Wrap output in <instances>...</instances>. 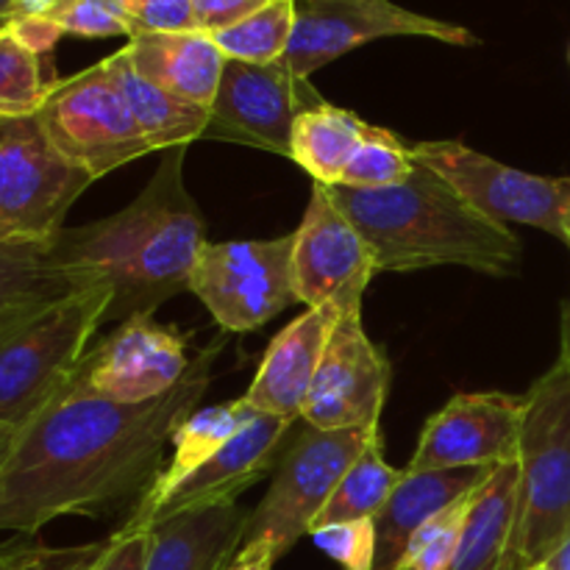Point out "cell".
I'll return each instance as SVG.
<instances>
[{"label": "cell", "mask_w": 570, "mask_h": 570, "mask_svg": "<svg viewBox=\"0 0 570 570\" xmlns=\"http://www.w3.org/2000/svg\"><path fill=\"white\" fill-rule=\"evenodd\" d=\"M479 488H482V484H479ZM476 490L462 495L460 501H454V504L440 510L438 515L429 518V521L423 523L421 532L412 538L399 570H449L451 560H454L456 554V546H460L462 540V532H465V523L468 515H471Z\"/></svg>", "instance_id": "cell-31"}, {"label": "cell", "mask_w": 570, "mask_h": 570, "mask_svg": "<svg viewBox=\"0 0 570 570\" xmlns=\"http://www.w3.org/2000/svg\"><path fill=\"white\" fill-rule=\"evenodd\" d=\"M3 126H6V122H0V131H3Z\"/></svg>", "instance_id": "cell-46"}, {"label": "cell", "mask_w": 570, "mask_h": 570, "mask_svg": "<svg viewBox=\"0 0 570 570\" xmlns=\"http://www.w3.org/2000/svg\"><path fill=\"white\" fill-rule=\"evenodd\" d=\"M371 122L340 106L323 104L304 111L293 126L289 159L298 161L317 184L334 187L354 159Z\"/></svg>", "instance_id": "cell-25"}, {"label": "cell", "mask_w": 570, "mask_h": 570, "mask_svg": "<svg viewBox=\"0 0 570 570\" xmlns=\"http://www.w3.org/2000/svg\"><path fill=\"white\" fill-rule=\"evenodd\" d=\"M42 56L28 48L9 22L0 26V122L37 117L50 87Z\"/></svg>", "instance_id": "cell-29"}, {"label": "cell", "mask_w": 570, "mask_h": 570, "mask_svg": "<svg viewBox=\"0 0 570 570\" xmlns=\"http://www.w3.org/2000/svg\"><path fill=\"white\" fill-rule=\"evenodd\" d=\"M248 518L234 501L159 523L150 529L145 570H226L243 549Z\"/></svg>", "instance_id": "cell-21"}, {"label": "cell", "mask_w": 570, "mask_h": 570, "mask_svg": "<svg viewBox=\"0 0 570 570\" xmlns=\"http://www.w3.org/2000/svg\"><path fill=\"white\" fill-rule=\"evenodd\" d=\"M109 65L120 81L128 106H131L134 120L142 128L154 154L156 150L181 148V145L206 137V128H209V109L206 106H195L189 100L176 98L173 92L139 76L122 48L109 56Z\"/></svg>", "instance_id": "cell-22"}, {"label": "cell", "mask_w": 570, "mask_h": 570, "mask_svg": "<svg viewBox=\"0 0 570 570\" xmlns=\"http://www.w3.org/2000/svg\"><path fill=\"white\" fill-rule=\"evenodd\" d=\"M48 20L70 37H134V17L128 0H65L53 14H48Z\"/></svg>", "instance_id": "cell-32"}, {"label": "cell", "mask_w": 570, "mask_h": 570, "mask_svg": "<svg viewBox=\"0 0 570 570\" xmlns=\"http://www.w3.org/2000/svg\"><path fill=\"white\" fill-rule=\"evenodd\" d=\"M189 293L228 334L265 326L298 304L293 276V234L276 239L206 243L189 276Z\"/></svg>", "instance_id": "cell-9"}, {"label": "cell", "mask_w": 570, "mask_h": 570, "mask_svg": "<svg viewBox=\"0 0 570 570\" xmlns=\"http://www.w3.org/2000/svg\"><path fill=\"white\" fill-rule=\"evenodd\" d=\"M65 0H11L9 20H26V17H48L53 14Z\"/></svg>", "instance_id": "cell-39"}, {"label": "cell", "mask_w": 570, "mask_h": 570, "mask_svg": "<svg viewBox=\"0 0 570 570\" xmlns=\"http://www.w3.org/2000/svg\"><path fill=\"white\" fill-rule=\"evenodd\" d=\"M137 33H176L198 31L193 0H128Z\"/></svg>", "instance_id": "cell-34"}, {"label": "cell", "mask_w": 570, "mask_h": 570, "mask_svg": "<svg viewBox=\"0 0 570 570\" xmlns=\"http://www.w3.org/2000/svg\"><path fill=\"white\" fill-rule=\"evenodd\" d=\"M50 256V248L0 243V328L76 289L92 287Z\"/></svg>", "instance_id": "cell-24"}, {"label": "cell", "mask_w": 570, "mask_h": 570, "mask_svg": "<svg viewBox=\"0 0 570 570\" xmlns=\"http://www.w3.org/2000/svg\"><path fill=\"white\" fill-rule=\"evenodd\" d=\"M387 37H423L473 48L479 37L465 26L417 14L393 0H295V31L284 65L301 78L367 42Z\"/></svg>", "instance_id": "cell-11"}, {"label": "cell", "mask_w": 570, "mask_h": 570, "mask_svg": "<svg viewBox=\"0 0 570 570\" xmlns=\"http://www.w3.org/2000/svg\"><path fill=\"white\" fill-rule=\"evenodd\" d=\"M570 534V367L554 365L523 395L518 499L501 570H532Z\"/></svg>", "instance_id": "cell-4"}, {"label": "cell", "mask_w": 570, "mask_h": 570, "mask_svg": "<svg viewBox=\"0 0 570 570\" xmlns=\"http://www.w3.org/2000/svg\"><path fill=\"white\" fill-rule=\"evenodd\" d=\"M326 189L371 245L379 273L456 265L484 276H515L521 265L523 250L515 232L479 215L423 161L399 187L354 189L334 184Z\"/></svg>", "instance_id": "cell-3"}, {"label": "cell", "mask_w": 570, "mask_h": 570, "mask_svg": "<svg viewBox=\"0 0 570 570\" xmlns=\"http://www.w3.org/2000/svg\"><path fill=\"white\" fill-rule=\"evenodd\" d=\"M181 148L161 150L148 187L117 215L61 228L50 256L87 282L111 289L109 321L154 315L165 301L189 289L206 239L204 215L184 181Z\"/></svg>", "instance_id": "cell-2"}, {"label": "cell", "mask_w": 570, "mask_h": 570, "mask_svg": "<svg viewBox=\"0 0 570 570\" xmlns=\"http://www.w3.org/2000/svg\"><path fill=\"white\" fill-rule=\"evenodd\" d=\"M323 95L284 61L248 65L226 61L215 104L209 109V139L243 142L289 159L293 126L304 111L323 106Z\"/></svg>", "instance_id": "cell-12"}, {"label": "cell", "mask_w": 570, "mask_h": 570, "mask_svg": "<svg viewBox=\"0 0 570 570\" xmlns=\"http://www.w3.org/2000/svg\"><path fill=\"white\" fill-rule=\"evenodd\" d=\"M259 412L248 404L245 399L228 401V404L206 406V410H195L181 426L173 432V460L167 462V468H161L159 476L154 479L148 490H145L142 499H159L161 493L173 488V484L181 482L187 473H193L195 468L204 465L209 456H215L217 451L226 443H232L245 426H248Z\"/></svg>", "instance_id": "cell-26"}, {"label": "cell", "mask_w": 570, "mask_h": 570, "mask_svg": "<svg viewBox=\"0 0 570 570\" xmlns=\"http://www.w3.org/2000/svg\"><path fill=\"white\" fill-rule=\"evenodd\" d=\"M17 434H20V429H14V426H3V423H0V468H3L6 456L11 454V449H14Z\"/></svg>", "instance_id": "cell-42"}, {"label": "cell", "mask_w": 570, "mask_h": 570, "mask_svg": "<svg viewBox=\"0 0 570 570\" xmlns=\"http://www.w3.org/2000/svg\"><path fill=\"white\" fill-rule=\"evenodd\" d=\"M92 178L65 159L37 117L0 131V243L50 248Z\"/></svg>", "instance_id": "cell-8"}, {"label": "cell", "mask_w": 570, "mask_h": 570, "mask_svg": "<svg viewBox=\"0 0 570 570\" xmlns=\"http://www.w3.org/2000/svg\"><path fill=\"white\" fill-rule=\"evenodd\" d=\"M193 360L178 328L154 315H134L87 351L76 376L100 399L117 404H148L170 393Z\"/></svg>", "instance_id": "cell-16"}, {"label": "cell", "mask_w": 570, "mask_h": 570, "mask_svg": "<svg viewBox=\"0 0 570 570\" xmlns=\"http://www.w3.org/2000/svg\"><path fill=\"white\" fill-rule=\"evenodd\" d=\"M276 562L278 554L271 543H248L237 551L226 570H273Z\"/></svg>", "instance_id": "cell-37"}, {"label": "cell", "mask_w": 570, "mask_h": 570, "mask_svg": "<svg viewBox=\"0 0 570 570\" xmlns=\"http://www.w3.org/2000/svg\"><path fill=\"white\" fill-rule=\"evenodd\" d=\"M109 309L111 289L100 282L0 328L3 426L22 429L72 382Z\"/></svg>", "instance_id": "cell-5"}, {"label": "cell", "mask_w": 570, "mask_h": 570, "mask_svg": "<svg viewBox=\"0 0 570 570\" xmlns=\"http://www.w3.org/2000/svg\"><path fill=\"white\" fill-rule=\"evenodd\" d=\"M415 165V154L410 145L401 142L399 134L382 126H367L365 139L345 167L340 184L354 189H390L404 184Z\"/></svg>", "instance_id": "cell-30"}, {"label": "cell", "mask_w": 570, "mask_h": 570, "mask_svg": "<svg viewBox=\"0 0 570 570\" xmlns=\"http://www.w3.org/2000/svg\"><path fill=\"white\" fill-rule=\"evenodd\" d=\"M293 423L287 417L259 412L232 443L223 445L215 456L187 473L167 493H161L159 499H139L122 532H150L184 512L234 504L245 490L276 471L278 460L287 451V434Z\"/></svg>", "instance_id": "cell-14"}, {"label": "cell", "mask_w": 570, "mask_h": 570, "mask_svg": "<svg viewBox=\"0 0 570 570\" xmlns=\"http://www.w3.org/2000/svg\"><path fill=\"white\" fill-rule=\"evenodd\" d=\"M122 50L134 70L154 81L156 87L189 104L212 109L228 61L212 33H137L128 39Z\"/></svg>", "instance_id": "cell-20"}, {"label": "cell", "mask_w": 570, "mask_h": 570, "mask_svg": "<svg viewBox=\"0 0 570 570\" xmlns=\"http://www.w3.org/2000/svg\"><path fill=\"white\" fill-rule=\"evenodd\" d=\"M376 434L379 426L334 432L306 426L278 460L265 499L250 512L243 546L271 543L282 560L304 534L312 532L340 479Z\"/></svg>", "instance_id": "cell-7"}, {"label": "cell", "mask_w": 570, "mask_h": 570, "mask_svg": "<svg viewBox=\"0 0 570 570\" xmlns=\"http://www.w3.org/2000/svg\"><path fill=\"white\" fill-rule=\"evenodd\" d=\"M393 382L384 351L367 337L362 312L340 317L312 382L301 421L312 429H376Z\"/></svg>", "instance_id": "cell-15"}, {"label": "cell", "mask_w": 570, "mask_h": 570, "mask_svg": "<svg viewBox=\"0 0 570 570\" xmlns=\"http://www.w3.org/2000/svg\"><path fill=\"white\" fill-rule=\"evenodd\" d=\"M495 468H460V471H404L376 523V566L373 570H399L412 538L429 518L473 493Z\"/></svg>", "instance_id": "cell-19"}, {"label": "cell", "mask_w": 570, "mask_h": 570, "mask_svg": "<svg viewBox=\"0 0 570 570\" xmlns=\"http://www.w3.org/2000/svg\"><path fill=\"white\" fill-rule=\"evenodd\" d=\"M376 273L371 245L328 198L326 184L315 181L304 220L293 234L298 304L309 309L332 306L340 315H354L362 312V295Z\"/></svg>", "instance_id": "cell-13"}, {"label": "cell", "mask_w": 570, "mask_h": 570, "mask_svg": "<svg viewBox=\"0 0 570 570\" xmlns=\"http://www.w3.org/2000/svg\"><path fill=\"white\" fill-rule=\"evenodd\" d=\"M267 3L271 0H193L195 26H198V31L217 33L223 28L237 26L239 20H245Z\"/></svg>", "instance_id": "cell-36"}, {"label": "cell", "mask_w": 570, "mask_h": 570, "mask_svg": "<svg viewBox=\"0 0 570 570\" xmlns=\"http://www.w3.org/2000/svg\"><path fill=\"white\" fill-rule=\"evenodd\" d=\"M309 538L343 570H373L376 566V523L373 521L332 523V527L315 529Z\"/></svg>", "instance_id": "cell-33"}, {"label": "cell", "mask_w": 570, "mask_h": 570, "mask_svg": "<svg viewBox=\"0 0 570 570\" xmlns=\"http://www.w3.org/2000/svg\"><path fill=\"white\" fill-rule=\"evenodd\" d=\"M226 340L215 337L181 382L148 404L100 399L78 376L20 429L0 468V532L37 534L65 515H104L159 476L173 432L198 410Z\"/></svg>", "instance_id": "cell-1"}, {"label": "cell", "mask_w": 570, "mask_h": 570, "mask_svg": "<svg viewBox=\"0 0 570 570\" xmlns=\"http://www.w3.org/2000/svg\"><path fill=\"white\" fill-rule=\"evenodd\" d=\"M417 161L445 178L479 215L510 228L532 226L568 243L570 176H538L501 165L456 139L412 145Z\"/></svg>", "instance_id": "cell-10"}, {"label": "cell", "mask_w": 570, "mask_h": 570, "mask_svg": "<svg viewBox=\"0 0 570 570\" xmlns=\"http://www.w3.org/2000/svg\"><path fill=\"white\" fill-rule=\"evenodd\" d=\"M546 568H549V570H570V534L566 538V543H562L560 549H557L554 554L549 557Z\"/></svg>", "instance_id": "cell-41"}, {"label": "cell", "mask_w": 570, "mask_h": 570, "mask_svg": "<svg viewBox=\"0 0 570 570\" xmlns=\"http://www.w3.org/2000/svg\"><path fill=\"white\" fill-rule=\"evenodd\" d=\"M340 312L332 306L306 309L267 345L265 360L243 395L256 412L301 421L312 382L317 376L326 345L340 323Z\"/></svg>", "instance_id": "cell-18"}, {"label": "cell", "mask_w": 570, "mask_h": 570, "mask_svg": "<svg viewBox=\"0 0 570 570\" xmlns=\"http://www.w3.org/2000/svg\"><path fill=\"white\" fill-rule=\"evenodd\" d=\"M37 122L48 142L92 181L154 154L122 95L109 56L50 87Z\"/></svg>", "instance_id": "cell-6"}, {"label": "cell", "mask_w": 570, "mask_h": 570, "mask_svg": "<svg viewBox=\"0 0 570 570\" xmlns=\"http://www.w3.org/2000/svg\"><path fill=\"white\" fill-rule=\"evenodd\" d=\"M566 245L570 248V228H568V243H566Z\"/></svg>", "instance_id": "cell-45"}, {"label": "cell", "mask_w": 570, "mask_h": 570, "mask_svg": "<svg viewBox=\"0 0 570 570\" xmlns=\"http://www.w3.org/2000/svg\"><path fill=\"white\" fill-rule=\"evenodd\" d=\"M295 31V0H271L239 20L237 26L212 33L223 56L248 65H273L287 56Z\"/></svg>", "instance_id": "cell-28"}, {"label": "cell", "mask_w": 570, "mask_h": 570, "mask_svg": "<svg viewBox=\"0 0 570 570\" xmlns=\"http://www.w3.org/2000/svg\"><path fill=\"white\" fill-rule=\"evenodd\" d=\"M560 360L570 367V298L562 309V334H560Z\"/></svg>", "instance_id": "cell-40"}, {"label": "cell", "mask_w": 570, "mask_h": 570, "mask_svg": "<svg viewBox=\"0 0 570 570\" xmlns=\"http://www.w3.org/2000/svg\"><path fill=\"white\" fill-rule=\"evenodd\" d=\"M37 546H0V570H33Z\"/></svg>", "instance_id": "cell-38"}, {"label": "cell", "mask_w": 570, "mask_h": 570, "mask_svg": "<svg viewBox=\"0 0 570 570\" xmlns=\"http://www.w3.org/2000/svg\"><path fill=\"white\" fill-rule=\"evenodd\" d=\"M150 549V532H115L95 557L89 570H145Z\"/></svg>", "instance_id": "cell-35"}, {"label": "cell", "mask_w": 570, "mask_h": 570, "mask_svg": "<svg viewBox=\"0 0 570 570\" xmlns=\"http://www.w3.org/2000/svg\"><path fill=\"white\" fill-rule=\"evenodd\" d=\"M532 570H549L546 566H538V568H532Z\"/></svg>", "instance_id": "cell-44"}, {"label": "cell", "mask_w": 570, "mask_h": 570, "mask_svg": "<svg viewBox=\"0 0 570 570\" xmlns=\"http://www.w3.org/2000/svg\"><path fill=\"white\" fill-rule=\"evenodd\" d=\"M401 476H404V471H395V468L387 465V460H384L382 432H379L376 438L365 445V451L356 456L354 465L345 471V476L340 479L337 490H334L328 504L323 507V512L317 515L312 532L321 527H332V523L373 521V518L384 510V504L390 501L393 490L399 488Z\"/></svg>", "instance_id": "cell-27"}, {"label": "cell", "mask_w": 570, "mask_h": 570, "mask_svg": "<svg viewBox=\"0 0 570 570\" xmlns=\"http://www.w3.org/2000/svg\"><path fill=\"white\" fill-rule=\"evenodd\" d=\"M523 399L507 393L454 395L423 426L406 471L499 468L518 460Z\"/></svg>", "instance_id": "cell-17"}, {"label": "cell", "mask_w": 570, "mask_h": 570, "mask_svg": "<svg viewBox=\"0 0 570 570\" xmlns=\"http://www.w3.org/2000/svg\"><path fill=\"white\" fill-rule=\"evenodd\" d=\"M518 499V460L499 465L473 495L471 515L449 570H501Z\"/></svg>", "instance_id": "cell-23"}, {"label": "cell", "mask_w": 570, "mask_h": 570, "mask_svg": "<svg viewBox=\"0 0 570 570\" xmlns=\"http://www.w3.org/2000/svg\"><path fill=\"white\" fill-rule=\"evenodd\" d=\"M9 17H11V0H0V26L9 22Z\"/></svg>", "instance_id": "cell-43"}]
</instances>
